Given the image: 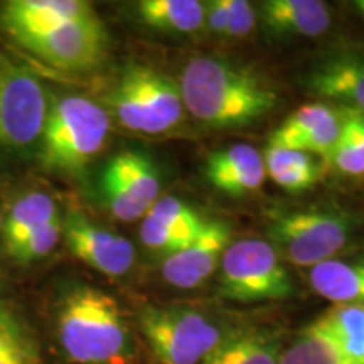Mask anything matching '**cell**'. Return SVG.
<instances>
[{
	"label": "cell",
	"instance_id": "d6986e66",
	"mask_svg": "<svg viewBox=\"0 0 364 364\" xmlns=\"http://www.w3.org/2000/svg\"><path fill=\"white\" fill-rule=\"evenodd\" d=\"M140 21L150 29L169 34H194L204 26V2L198 0H142Z\"/></svg>",
	"mask_w": 364,
	"mask_h": 364
},
{
	"label": "cell",
	"instance_id": "7c38bea8",
	"mask_svg": "<svg viewBox=\"0 0 364 364\" xmlns=\"http://www.w3.org/2000/svg\"><path fill=\"white\" fill-rule=\"evenodd\" d=\"M228 245L230 228L221 221H206L193 241L164 258L161 267L164 280L177 289L199 287L215 273Z\"/></svg>",
	"mask_w": 364,
	"mask_h": 364
},
{
	"label": "cell",
	"instance_id": "4316f807",
	"mask_svg": "<svg viewBox=\"0 0 364 364\" xmlns=\"http://www.w3.org/2000/svg\"><path fill=\"white\" fill-rule=\"evenodd\" d=\"M145 216H150L161 225L189 236L198 235L206 223L193 208L172 196L159 198Z\"/></svg>",
	"mask_w": 364,
	"mask_h": 364
},
{
	"label": "cell",
	"instance_id": "2e32d148",
	"mask_svg": "<svg viewBox=\"0 0 364 364\" xmlns=\"http://www.w3.org/2000/svg\"><path fill=\"white\" fill-rule=\"evenodd\" d=\"M260 12L267 29L285 38H317L331 27V11L321 0H268Z\"/></svg>",
	"mask_w": 364,
	"mask_h": 364
},
{
	"label": "cell",
	"instance_id": "836d02e7",
	"mask_svg": "<svg viewBox=\"0 0 364 364\" xmlns=\"http://www.w3.org/2000/svg\"><path fill=\"white\" fill-rule=\"evenodd\" d=\"M4 226V218H2V209H0V230H2Z\"/></svg>",
	"mask_w": 364,
	"mask_h": 364
},
{
	"label": "cell",
	"instance_id": "ba28073f",
	"mask_svg": "<svg viewBox=\"0 0 364 364\" xmlns=\"http://www.w3.org/2000/svg\"><path fill=\"white\" fill-rule=\"evenodd\" d=\"M49 102L29 71L0 58V149H27L41 139Z\"/></svg>",
	"mask_w": 364,
	"mask_h": 364
},
{
	"label": "cell",
	"instance_id": "9c48e42d",
	"mask_svg": "<svg viewBox=\"0 0 364 364\" xmlns=\"http://www.w3.org/2000/svg\"><path fill=\"white\" fill-rule=\"evenodd\" d=\"M102 193L117 220L135 221L161 198V177L147 156L124 150L105 166Z\"/></svg>",
	"mask_w": 364,
	"mask_h": 364
},
{
	"label": "cell",
	"instance_id": "9a60e30c",
	"mask_svg": "<svg viewBox=\"0 0 364 364\" xmlns=\"http://www.w3.org/2000/svg\"><path fill=\"white\" fill-rule=\"evenodd\" d=\"M307 86L318 97L364 113V58L356 54L327 58L309 73Z\"/></svg>",
	"mask_w": 364,
	"mask_h": 364
},
{
	"label": "cell",
	"instance_id": "30bf717a",
	"mask_svg": "<svg viewBox=\"0 0 364 364\" xmlns=\"http://www.w3.org/2000/svg\"><path fill=\"white\" fill-rule=\"evenodd\" d=\"M26 49L59 70L83 71L95 68L105 56L107 31L98 17L68 22L39 38L22 43Z\"/></svg>",
	"mask_w": 364,
	"mask_h": 364
},
{
	"label": "cell",
	"instance_id": "7402d4cb",
	"mask_svg": "<svg viewBox=\"0 0 364 364\" xmlns=\"http://www.w3.org/2000/svg\"><path fill=\"white\" fill-rule=\"evenodd\" d=\"M346 364H364V306H334L321 317Z\"/></svg>",
	"mask_w": 364,
	"mask_h": 364
},
{
	"label": "cell",
	"instance_id": "603a6c76",
	"mask_svg": "<svg viewBox=\"0 0 364 364\" xmlns=\"http://www.w3.org/2000/svg\"><path fill=\"white\" fill-rule=\"evenodd\" d=\"M279 364H346L338 344L321 317L300 332L287 351H282Z\"/></svg>",
	"mask_w": 364,
	"mask_h": 364
},
{
	"label": "cell",
	"instance_id": "f1b7e54d",
	"mask_svg": "<svg viewBox=\"0 0 364 364\" xmlns=\"http://www.w3.org/2000/svg\"><path fill=\"white\" fill-rule=\"evenodd\" d=\"M341 130H343V115H341L339 108H334L329 117L324 118L317 127H314L302 139H299L290 150H300V152L311 154V156L316 154V156L329 161L332 150L339 142Z\"/></svg>",
	"mask_w": 364,
	"mask_h": 364
},
{
	"label": "cell",
	"instance_id": "cb8c5ba5",
	"mask_svg": "<svg viewBox=\"0 0 364 364\" xmlns=\"http://www.w3.org/2000/svg\"><path fill=\"white\" fill-rule=\"evenodd\" d=\"M343 130L329 162L346 176H364V113L341 107Z\"/></svg>",
	"mask_w": 364,
	"mask_h": 364
},
{
	"label": "cell",
	"instance_id": "d6a6232c",
	"mask_svg": "<svg viewBox=\"0 0 364 364\" xmlns=\"http://www.w3.org/2000/svg\"><path fill=\"white\" fill-rule=\"evenodd\" d=\"M356 7H358V11L363 14V17H364V2H358Z\"/></svg>",
	"mask_w": 364,
	"mask_h": 364
},
{
	"label": "cell",
	"instance_id": "83f0119b",
	"mask_svg": "<svg viewBox=\"0 0 364 364\" xmlns=\"http://www.w3.org/2000/svg\"><path fill=\"white\" fill-rule=\"evenodd\" d=\"M63 236V221L61 218L46 223V225L36 228L29 235L7 248L11 257L19 262H36L39 258L48 257L58 245Z\"/></svg>",
	"mask_w": 364,
	"mask_h": 364
},
{
	"label": "cell",
	"instance_id": "f546056e",
	"mask_svg": "<svg viewBox=\"0 0 364 364\" xmlns=\"http://www.w3.org/2000/svg\"><path fill=\"white\" fill-rule=\"evenodd\" d=\"M204 225H206V223H204ZM196 236H189L179 233V231L176 230H171V228L164 226L159 221L152 220L150 216H144L142 226H140V238H142L145 247L154 250V252L166 253V257L179 252V250L184 248L189 241H193Z\"/></svg>",
	"mask_w": 364,
	"mask_h": 364
},
{
	"label": "cell",
	"instance_id": "d4e9b609",
	"mask_svg": "<svg viewBox=\"0 0 364 364\" xmlns=\"http://www.w3.org/2000/svg\"><path fill=\"white\" fill-rule=\"evenodd\" d=\"M0 364H41L33 334L4 306H0Z\"/></svg>",
	"mask_w": 364,
	"mask_h": 364
},
{
	"label": "cell",
	"instance_id": "484cf974",
	"mask_svg": "<svg viewBox=\"0 0 364 364\" xmlns=\"http://www.w3.org/2000/svg\"><path fill=\"white\" fill-rule=\"evenodd\" d=\"M332 110L334 108L326 103H311L299 108L297 112H294L292 115L287 118L279 129L273 132L268 147L290 149L299 139H302L314 127H317L324 118L329 117Z\"/></svg>",
	"mask_w": 364,
	"mask_h": 364
},
{
	"label": "cell",
	"instance_id": "4fadbf2b",
	"mask_svg": "<svg viewBox=\"0 0 364 364\" xmlns=\"http://www.w3.org/2000/svg\"><path fill=\"white\" fill-rule=\"evenodd\" d=\"M95 17L93 6L81 0H11L2 11L4 27L21 44L68 22Z\"/></svg>",
	"mask_w": 364,
	"mask_h": 364
},
{
	"label": "cell",
	"instance_id": "277c9868",
	"mask_svg": "<svg viewBox=\"0 0 364 364\" xmlns=\"http://www.w3.org/2000/svg\"><path fill=\"white\" fill-rule=\"evenodd\" d=\"M117 120L136 134H166L184 118L179 85L149 66H130L112 95Z\"/></svg>",
	"mask_w": 364,
	"mask_h": 364
},
{
	"label": "cell",
	"instance_id": "8fae6325",
	"mask_svg": "<svg viewBox=\"0 0 364 364\" xmlns=\"http://www.w3.org/2000/svg\"><path fill=\"white\" fill-rule=\"evenodd\" d=\"M63 236L76 258L105 275H125L134 267V245L115 231L95 225L83 215L68 216L63 223Z\"/></svg>",
	"mask_w": 364,
	"mask_h": 364
},
{
	"label": "cell",
	"instance_id": "8992f818",
	"mask_svg": "<svg viewBox=\"0 0 364 364\" xmlns=\"http://www.w3.org/2000/svg\"><path fill=\"white\" fill-rule=\"evenodd\" d=\"M139 322L161 364H201L225 338L211 318L193 309L145 307Z\"/></svg>",
	"mask_w": 364,
	"mask_h": 364
},
{
	"label": "cell",
	"instance_id": "1f68e13d",
	"mask_svg": "<svg viewBox=\"0 0 364 364\" xmlns=\"http://www.w3.org/2000/svg\"><path fill=\"white\" fill-rule=\"evenodd\" d=\"M204 26L209 33L225 38L228 29V2L226 0H213L204 4Z\"/></svg>",
	"mask_w": 364,
	"mask_h": 364
},
{
	"label": "cell",
	"instance_id": "6da1fadb",
	"mask_svg": "<svg viewBox=\"0 0 364 364\" xmlns=\"http://www.w3.org/2000/svg\"><path fill=\"white\" fill-rule=\"evenodd\" d=\"M184 110L215 129L252 125L277 105V93L248 68L218 56L189 59L181 76Z\"/></svg>",
	"mask_w": 364,
	"mask_h": 364
},
{
	"label": "cell",
	"instance_id": "e0dca14e",
	"mask_svg": "<svg viewBox=\"0 0 364 364\" xmlns=\"http://www.w3.org/2000/svg\"><path fill=\"white\" fill-rule=\"evenodd\" d=\"M312 290L334 306H364V262L331 260L309 268Z\"/></svg>",
	"mask_w": 364,
	"mask_h": 364
},
{
	"label": "cell",
	"instance_id": "ac0fdd59",
	"mask_svg": "<svg viewBox=\"0 0 364 364\" xmlns=\"http://www.w3.org/2000/svg\"><path fill=\"white\" fill-rule=\"evenodd\" d=\"M280 341L265 331L228 332L201 364H279Z\"/></svg>",
	"mask_w": 364,
	"mask_h": 364
},
{
	"label": "cell",
	"instance_id": "7a4b0ae2",
	"mask_svg": "<svg viewBox=\"0 0 364 364\" xmlns=\"http://www.w3.org/2000/svg\"><path fill=\"white\" fill-rule=\"evenodd\" d=\"M58 336L63 351L78 364H127L132 358L130 331L112 295L80 285L61 300Z\"/></svg>",
	"mask_w": 364,
	"mask_h": 364
},
{
	"label": "cell",
	"instance_id": "3957f363",
	"mask_svg": "<svg viewBox=\"0 0 364 364\" xmlns=\"http://www.w3.org/2000/svg\"><path fill=\"white\" fill-rule=\"evenodd\" d=\"M110 134L107 110L90 98L66 95L49 105L43 135L41 159L59 172H80L103 149Z\"/></svg>",
	"mask_w": 364,
	"mask_h": 364
},
{
	"label": "cell",
	"instance_id": "44dd1931",
	"mask_svg": "<svg viewBox=\"0 0 364 364\" xmlns=\"http://www.w3.org/2000/svg\"><path fill=\"white\" fill-rule=\"evenodd\" d=\"M59 218L58 206L51 196L43 191H33L21 196L4 220V240L6 247L11 248L17 241L34 231L36 228Z\"/></svg>",
	"mask_w": 364,
	"mask_h": 364
},
{
	"label": "cell",
	"instance_id": "ffe728a7",
	"mask_svg": "<svg viewBox=\"0 0 364 364\" xmlns=\"http://www.w3.org/2000/svg\"><path fill=\"white\" fill-rule=\"evenodd\" d=\"M265 171L270 179L289 193H302L318 181L321 169L311 154L300 150L267 147Z\"/></svg>",
	"mask_w": 364,
	"mask_h": 364
},
{
	"label": "cell",
	"instance_id": "4dcf8cb0",
	"mask_svg": "<svg viewBox=\"0 0 364 364\" xmlns=\"http://www.w3.org/2000/svg\"><path fill=\"white\" fill-rule=\"evenodd\" d=\"M228 2V39H241L247 38L255 27V11L252 4L245 0H226Z\"/></svg>",
	"mask_w": 364,
	"mask_h": 364
},
{
	"label": "cell",
	"instance_id": "52a82bcc",
	"mask_svg": "<svg viewBox=\"0 0 364 364\" xmlns=\"http://www.w3.org/2000/svg\"><path fill=\"white\" fill-rule=\"evenodd\" d=\"M221 294L236 302L282 300L294 294V284L273 245L250 238L228 245L221 258Z\"/></svg>",
	"mask_w": 364,
	"mask_h": 364
},
{
	"label": "cell",
	"instance_id": "5b68a950",
	"mask_svg": "<svg viewBox=\"0 0 364 364\" xmlns=\"http://www.w3.org/2000/svg\"><path fill=\"white\" fill-rule=\"evenodd\" d=\"M353 220L332 209H300L277 215L270 223L273 248L294 265L316 267L331 260L351 238Z\"/></svg>",
	"mask_w": 364,
	"mask_h": 364
},
{
	"label": "cell",
	"instance_id": "5bb4252c",
	"mask_svg": "<svg viewBox=\"0 0 364 364\" xmlns=\"http://www.w3.org/2000/svg\"><path fill=\"white\" fill-rule=\"evenodd\" d=\"M204 174L213 188L228 196H245L260 189L267 177L265 161L247 144L215 150L206 159Z\"/></svg>",
	"mask_w": 364,
	"mask_h": 364
}]
</instances>
